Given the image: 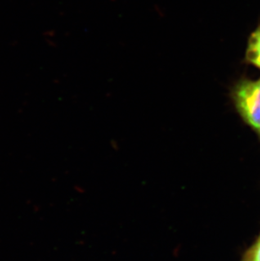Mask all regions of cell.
Instances as JSON below:
<instances>
[{"instance_id": "1", "label": "cell", "mask_w": 260, "mask_h": 261, "mask_svg": "<svg viewBox=\"0 0 260 261\" xmlns=\"http://www.w3.org/2000/svg\"><path fill=\"white\" fill-rule=\"evenodd\" d=\"M230 96L239 116L260 136V78L242 77L231 87Z\"/></svg>"}, {"instance_id": "2", "label": "cell", "mask_w": 260, "mask_h": 261, "mask_svg": "<svg viewBox=\"0 0 260 261\" xmlns=\"http://www.w3.org/2000/svg\"><path fill=\"white\" fill-rule=\"evenodd\" d=\"M244 62L260 70V25L248 37Z\"/></svg>"}, {"instance_id": "3", "label": "cell", "mask_w": 260, "mask_h": 261, "mask_svg": "<svg viewBox=\"0 0 260 261\" xmlns=\"http://www.w3.org/2000/svg\"><path fill=\"white\" fill-rule=\"evenodd\" d=\"M242 261H260V234L253 245L247 250Z\"/></svg>"}]
</instances>
